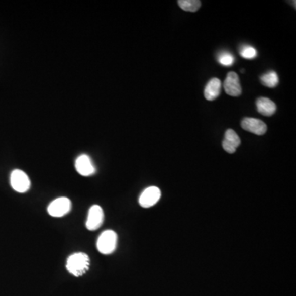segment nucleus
<instances>
[{
  "label": "nucleus",
  "mask_w": 296,
  "mask_h": 296,
  "mask_svg": "<svg viewBox=\"0 0 296 296\" xmlns=\"http://www.w3.org/2000/svg\"><path fill=\"white\" fill-rule=\"evenodd\" d=\"M90 267V258L86 253H76L69 256L66 267L74 276H83Z\"/></svg>",
  "instance_id": "1"
},
{
  "label": "nucleus",
  "mask_w": 296,
  "mask_h": 296,
  "mask_svg": "<svg viewBox=\"0 0 296 296\" xmlns=\"http://www.w3.org/2000/svg\"><path fill=\"white\" fill-rule=\"evenodd\" d=\"M118 237L116 232L111 230L106 231L100 235L97 240L98 251L103 254H111L116 250Z\"/></svg>",
  "instance_id": "2"
},
{
  "label": "nucleus",
  "mask_w": 296,
  "mask_h": 296,
  "mask_svg": "<svg viewBox=\"0 0 296 296\" xmlns=\"http://www.w3.org/2000/svg\"><path fill=\"white\" fill-rule=\"evenodd\" d=\"M72 208L71 201L68 198L55 199L48 207V213L51 217H61L68 214Z\"/></svg>",
  "instance_id": "3"
},
{
  "label": "nucleus",
  "mask_w": 296,
  "mask_h": 296,
  "mask_svg": "<svg viewBox=\"0 0 296 296\" xmlns=\"http://www.w3.org/2000/svg\"><path fill=\"white\" fill-rule=\"evenodd\" d=\"M11 185L18 192H26L28 191L31 186L29 178L23 170H15L12 172L10 177Z\"/></svg>",
  "instance_id": "4"
},
{
  "label": "nucleus",
  "mask_w": 296,
  "mask_h": 296,
  "mask_svg": "<svg viewBox=\"0 0 296 296\" xmlns=\"http://www.w3.org/2000/svg\"><path fill=\"white\" fill-rule=\"evenodd\" d=\"M161 197V190L157 187L152 186L142 192L139 198V204L144 208H149L156 205Z\"/></svg>",
  "instance_id": "5"
},
{
  "label": "nucleus",
  "mask_w": 296,
  "mask_h": 296,
  "mask_svg": "<svg viewBox=\"0 0 296 296\" xmlns=\"http://www.w3.org/2000/svg\"><path fill=\"white\" fill-rule=\"evenodd\" d=\"M104 222V212L98 205H94L89 210L88 217L86 220V228L90 231H95L99 229Z\"/></svg>",
  "instance_id": "6"
},
{
  "label": "nucleus",
  "mask_w": 296,
  "mask_h": 296,
  "mask_svg": "<svg viewBox=\"0 0 296 296\" xmlns=\"http://www.w3.org/2000/svg\"><path fill=\"white\" fill-rule=\"evenodd\" d=\"M223 86L226 94L231 96H239L242 93L240 78L235 72H229L226 76Z\"/></svg>",
  "instance_id": "7"
},
{
  "label": "nucleus",
  "mask_w": 296,
  "mask_h": 296,
  "mask_svg": "<svg viewBox=\"0 0 296 296\" xmlns=\"http://www.w3.org/2000/svg\"><path fill=\"white\" fill-rule=\"evenodd\" d=\"M241 126L244 130L256 135H263L267 130V125L262 120L255 118H244L241 122Z\"/></svg>",
  "instance_id": "8"
},
{
  "label": "nucleus",
  "mask_w": 296,
  "mask_h": 296,
  "mask_svg": "<svg viewBox=\"0 0 296 296\" xmlns=\"http://www.w3.org/2000/svg\"><path fill=\"white\" fill-rule=\"evenodd\" d=\"M76 170L82 176H90L95 174V166L93 165L92 161L87 155H81L78 156L75 162Z\"/></svg>",
  "instance_id": "9"
},
{
  "label": "nucleus",
  "mask_w": 296,
  "mask_h": 296,
  "mask_svg": "<svg viewBox=\"0 0 296 296\" xmlns=\"http://www.w3.org/2000/svg\"><path fill=\"white\" fill-rule=\"evenodd\" d=\"M241 143L240 137L233 129H227L225 134V138L222 142V147L228 153L232 154L236 152L238 147Z\"/></svg>",
  "instance_id": "10"
},
{
  "label": "nucleus",
  "mask_w": 296,
  "mask_h": 296,
  "mask_svg": "<svg viewBox=\"0 0 296 296\" xmlns=\"http://www.w3.org/2000/svg\"><path fill=\"white\" fill-rule=\"evenodd\" d=\"M222 84L218 78H212L207 84L204 90V96L208 101H214L219 96L222 90Z\"/></svg>",
  "instance_id": "11"
},
{
  "label": "nucleus",
  "mask_w": 296,
  "mask_h": 296,
  "mask_svg": "<svg viewBox=\"0 0 296 296\" xmlns=\"http://www.w3.org/2000/svg\"><path fill=\"white\" fill-rule=\"evenodd\" d=\"M256 106L258 112L264 116H273L276 111V104L269 98H258L256 102Z\"/></svg>",
  "instance_id": "12"
},
{
  "label": "nucleus",
  "mask_w": 296,
  "mask_h": 296,
  "mask_svg": "<svg viewBox=\"0 0 296 296\" xmlns=\"http://www.w3.org/2000/svg\"><path fill=\"white\" fill-rule=\"evenodd\" d=\"M261 81H262V85H264L265 86H267L269 88H274L278 85V76L276 74V72L270 71L266 74L262 75L261 77Z\"/></svg>",
  "instance_id": "13"
},
{
  "label": "nucleus",
  "mask_w": 296,
  "mask_h": 296,
  "mask_svg": "<svg viewBox=\"0 0 296 296\" xmlns=\"http://www.w3.org/2000/svg\"><path fill=\"white\" fill-rule=\"evenodd\" d=\"M179 7L186 12H197L201 7L202 3L199 0H179L178 1Z\"/></svg>",
  "instance_id": "14"
},
{
  "label": "nucleus",
  "mask_w": 296,
  "mask_h": 296,
  "mask_svg": "<svg viewBox=\"0 0 296 296\" xmlns=\"http://www.w3.org/2000/svg\"><path fill=\"white\" fill-rule=\"evenodd\" d=\"M240 54L244 59H254L257 56V50L250 45H244L240 49Z\"/></svg>",
  "instance_id": "15"
},
{
  "label": "nucleus",
  "mask_w": 296,
  "mask_h": 296,
  "mask_svg": "<svg viewBox=\"0 0 296 296\" xmlns=\"http://www.w3.org/2000/svg\"><path fill=\"white\" fill-rule=\"evenodd\" d=\"M218 61L222 65L229 67V66L233 64L235 62V58L232 54L229 52H222L218 56Z\"/></svg>",
  "instance_id": "16"
}]
</instances>
